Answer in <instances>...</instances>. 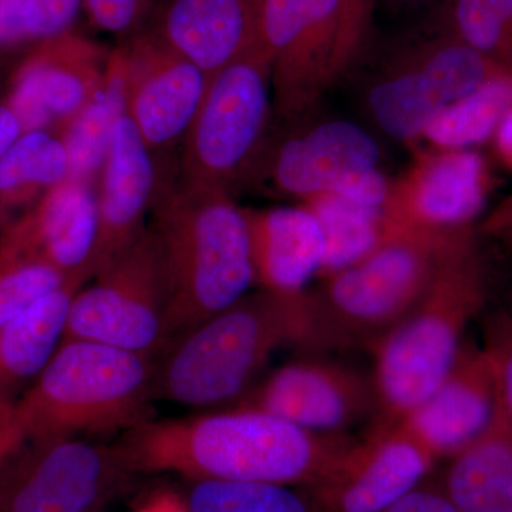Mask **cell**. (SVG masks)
Masks as SVG:
<instances>
[{"instance_id": "24", "label": "cell", "mask_w": 512, "mask_h": 512, "mask_svg": "<svg viewBox=\"0 0 512 512\" xmlns=\"http://www.w3.org/2000/svg\"><path fill=\"white\" fill-rule=\"evenodd\" d=\"M440 485L460 512H512V426L501 403L483 436L450 458Z\"/></svg>"}, {"instance_id": "4", "label": "cell", "mask_w": 512, "mask_h": 512, "mask_svg": "<svg viewBox=\"0 0 512 512\" xmlns=\"http://www.w3.org/2000/svg\"><path fill=\"white\" fill-rule=\"evenodd\" d=\"M476 231L430 232L394 227L362 261L320 278L306 291L302 352L372 350L419 301L437 266Z\"/></svg>"}, {"instance_id": "13", "label": "cell", "mask_w": 512, "mask_h": 512, "mask_svg": "<svg viewBox=\"0 0 512 512\" xmlns=\"http://www.w3.org/2000/svg\"><path fill=\"white\" fill-rule=\"evenodd\" d=\"M436 461L404 421H375L365 439L305 491L316 512H379L419 487Z\"/></svg>"}, {"instance_id": "40", "label": "cell", "mask_w": 512, "mask_h": 512, "mask_svg": "<svg viewBox=\"0 0 512 512\" xmlns=\"http://www.w3.org/2000/svg\"><path fill=\"white\" fill-rule=\"evenodd\" d=\"M138 512H188L184 500L170 494H161L151 498Z\"/></svg>"}, {"instance_id": "12", "label": "cell", "mask_w": 512, "mask_h": 512, "mask_svg": "<svg viewBox=\"0 0 512 512\" xmlns=\"http://www.w3.org/2000/svg\"><path fill=\"white\" fill-rule=\"evenodd\" d=\"M302 353L256 382L235 406L274 414L320 434H349L357 424L376 421L379 400L372 373L333 353Z\"/></svg>"}, {"instance_id": "8", "label": "cell", "mask_w": 512, "mask_h": 512, "mask_svg": "<svg viewBox=\"0 0 512 512\" xmlns=\"http://www.w3.org/2000/svg\"><path fill=\"white\" fill-rule=\"evenodd\" d=\"M272 106L271 69L254 46L211 77L183 140L180 180L231 192L261 147Z\"/></svg>"}, {"instance_id": "15", "label": "cell", "mask_w": 512, "mask_h": 512, "mask_svg": "<svg viewBox=\"0 0 512 512\" xmlns=\"http://www.w3.org/2000/svg\"><path fill=\"white\" fill-rule=\"evenodd\" d=\"M127 116L151 153L184 140L207 92V74L158 35L124 47Z\"/></svg>"}, {"instance_id": "21", "label": "cell", "mask_w": 512, "mask_h": 512, "mask_svg": "<svg viewBox=\"0 0 512 512\" xmlns=\"http://www.w3.org/2000/svg\"><path fill=\"white\" fill-rule=\"evenodd\" d=\"M254 281L259 289L301 295L319 278L326 241L318 218L306 205L248 210Z\"/></svg>"}, {"instance_id": "19", "label": "cell", "mask_w": 512, "mask_h": 512, "mask_svg": "<svg viewBox=\"0 0 512 512\" xmlns=\"http://www.w3.org/2000/svg\"><path fill=\"white\" fill-rule=\"evenodd\" d=\"M151 154L133 120L127 114L121 116L100 173L99 229L90 264L92 278L101 266L147 231V214L160 181Z\"/></svg>"}, {"instance_id": "14", "label": "cell", "mask_w": 512, "mask_h": 512, "mask_svg": "<svg viewBox=\"0 0 512 512\" xmlns=\"http://www.w3.org/2000/svg\"><path fill=\"white\" fill-rule=\"evenodd\" d=\"M491 171L476 150H420L392 181L387 220L430 232L471 231L491 190Z\"/></svg>"}, {"instance_id": "20", "label": "cell", "mask_w": 512, "mask_h": 512, "mask_svg": "<svg viewBox=\"0 0 512 512\" xmlns=\"http://www.w3.org/2000/svg\"><path fill=\"white\" fill-rule=\"evenodd\" d=\"M379 161V144L365 128L325 121L282 141L269 161L268 178L282 194L303 201L379 168Z\"/></svg>"}, {"instance_id": "33", "label": "cell", "mask_w": 512, "mask_h": 512, "mask_svg": "<svg viewBox=\"0 0 512 512\" xmlns=\"http://www.w3.org/2000/svg\"><path fill=\"white\" fill-rule=\"evenodd\" d=\"M483 348L493 362L501 409L512 426V312L498 311L484 323Z\"/></svg>"}, {"instance_id": "16", "label": "cell", "mask_w": 512, "mask_h": 512, "mask_svg": "<svg viewBox=\"0 0 512 512\" xmlns=\"http://www.w3.org/2000/svg\"><path fill=\"white\" fill-rule=\"evenodd\" d=\"M110 56L72 32L39 42L16 70L6 104L23 133L64 128L106 80Z\"/></svg>"}, {"instance_id": "25", "label": "cell", "mask_w": 512, "mask_h": 512, "mask_svg": "<svg viewBox=\"0 0 512 512\" xmlns=\"http://www.w3.org/2000/svg\"><path fill=\"white\" fill-rule=\"evenodd\" d=\"M127 114L126 59L123 49L111 53L99 92L62 130L69 158V178L93 184L109 153L114 127Z\"/></svg>"}, {"instance_id": "27", "label": "cell", "mask_w": 512, "mask_h": 512, "mask_svg": "<svg viewBox=\"0 0 512 512\" xmlns=\"http://www.w3.org/2000/svg\"><path fill=\"white\" fill-rule=\"evenodd\" d=\"M511 107L512 64H508L466 97L440 111L421 140L434 150H474L493 138Z\"/></svg>"}, {"instance_id": "17", "label": "cell", "mask_w": 512, "mask_h": 512, "mask_svg": "<svg viewBox=\"0 0 512 512\" xmlns=\"http://www.w3.org/2000/svg\"><path fill=\"white\" fill-rule=\"evenodd\" d=\"M97 229L99 205L92 184L67 178L3 229L0 258L39 259L87 284Z\"/></svg>"}, {"instance_id": "26", "label": "cell", "mask_w": 512, "mask_h": 512, "mask_svg": "<svg viewBox=\"0 0 512 512\" xmlns=\"http://www.w3.org/2000/svg\"><path fill=\"white\" fill-rule=\"evenodd\" d=\"M302 202L318 218L325 235L326 255L319 279L362 261L393 232L384 210L365 207L330 192Z\"/></svg>"}, {"instance_id": "29", "label": "cell", "mask_w": 512, "mask_h": 512, "mask_svg": "<svg viewBox=\"0 0 512 512\" xmlns=\"http://www.w3.org/2000/svg\"><path fill=\"white\" fill-rule=\"evenodd\" d=\"M188 512H316L302 488L245 481H188Z\"/></svg>"}, {"instance_id": "30", "label": "cell", "mask_w": 512, "mask_h": 512, "mask_svg": "<svg viewBox=\"0 0 512 512\" xmlns=\"http://www.w3.org/2000/svg\"><path fill=\"white\" fill-rule=\"evenodd\" d=\"M448 23V36L512 64V0H448Z\"/></svg>"}, {"instance_id": "7", "label": "cell", "mask_w": 512, "mask_h": 512, "mask_svg": "<svg viewBox=\"0 0 512 512\" xmlns=\"http://www.w3.org/2000/svg\"><path fill=\"white\" fill-rule=\"evenodd\" d=\"M141 477L117 441L26 440L0 466V512H106Z\"/></svg>"}, {"instance_id": "18", "label": "cell", "mask_w": 512, "mask_h": 512, "mask_svg": "<svg viewBox=\"0 0 512 512\" xmlns=\"http://www.w3.org/2000/svg\"><path fill=\"white\" fill-rule=\"evenodd\" d=\"M500 409L497 377L483 345L464 342L439 386L406 419L436 460L456 456L483 436Z\"/></svg>"}, {"instance_id": "28", "label": "cell", "mask_w": 512, "mask_h": 512, "mask_svg": "<svg viewBox=\"0 0 512 512\" xmlns=\"http://www.w3.org/2000/svg\"><path fill=\"white\" fill-rule=\"evenodd\" d=\"M69 178L62 138L50 131L23 133L0 157V224L6 212L35 200ZM42 197V195H40Z\"/></svg>"}, {"instance_id": "42", "label": "cell", "mask_w": 512, "mask_h": 512, "mask_svg": "<svg viewBox=\"0 0 512 512\" xmlns=\"http://www.w3.org/2000/svg\"><path fill=\"white\" fill-rule=\"evenodd\" d=\"M393 3H400V5H414V3H423L426 0H390Z\"/></svg>"}, {"instance_id": "39", "label": "cell", "mask_w": 512, "mask_h": 512, "mask_svg": "<svg viewBox=\"0 0 512 512\" xmlns=\"http://www.w3.org/2000/svg\"><path fill=\"white\" fill-rule=\"evenodd\" d=\"M23 134L18 116L8 104L0 103V157L9 150Z\"/></svg>"}, {"instance_id": "37", "label": "cell", "mask_w": 512, "mask_h": 512, "mask_svg": "<svg viewBox=\"0 0 512 512\" xmlns=\"http://www.w3.org/2000/svg\"><path fill=\"white\" fill-rule=\"evenodd\" d=\"M26 440L28 439H26L25 431H23L22 426H20L13 407L12 409L0 410V466H2Z\"/></svg>"}, {"instance_id": "36", "label": "cell", "mask_w": 512, "mask_h": 512, "mask_svg": "<svg viewBox=\"0 0 512 512\" xmlns=\"http://www.w3.org/2000/svg\"><path fill=\"white\" fill-rule=\"evenodd\" d=\"M379 512H460L440 484H423Z\"/></svg>"}, {"instance_id": "35", "label": "cell", "mask_w": 512, "mask_h": 512, "mask_svg": "<svg viewBox=\"0 0 512 512\" xmlns=\"http://www.w3.org/2000/svg\"><path fill=\"white\" fill-rule=\"evenodd\" d=\"M157 0H83L97 29L111 35H134L156 8Z\"/></svg>"}, {"instance_id": "31", "label": "cell", "mask_w": 512, "mask_h": 512, "mask_svg": "<svg viewBox=\"0 0 512 512\" xmlns=\"http://www.w3.org/2000/svg\"><path fill=\"white\" fill-rule=\"evenodd\" d=\"M70 281L80 279L67 278L55 266L39 259L0 258V326Z\"/></svg>"}, {"instance_id": "11", "label": "cell", "mask_w": 512, "mask_h": 512, "mask_svg": "<svg viewBox=\"0 0 512 512\" xmlns=\"http://www.w3.org/2000/svg\"><path fill=\"white\" fill-rule=\"evenodd\" d=\"M340 12V0H255V46L282 119L306 116L336 82Z\"/></svg>"}, {"instance_id": "23", "label": "cell", "mask_w": 512, "mask_h": 512, "mask_svg": "<svg viewBox=\"0 0 512 512\" xmlns=\"http://www.w3.org/2000/svg\"><path fill=\"white\" fill-rule=\"evenodd\" d=\"M84 285L67 282L0 326V410L12 409L52 360L64 338L70 303Z\"/></svg>"}, {"instance_id": "38", "label": "cell", "mask_w": 512, "mask_h": 512, "mask_svg": "<svg viewBox=\"0 0 512 512\" xmlns=\"http://www.w3.org/2000/svg\"><path fill=\"white\" fill-rule=\"evenodd\" d=\"M494 153L505 168L512 171V107L505 114L493 138Z\"/></svg>"}, {"instance_id": "1", "label": "cell", "mask_w": 512, "mask_h": 512, "mask_svg": "<svg viewBox=\"0 0 512 512\" xmlns=\"http://www.w3.org/2000/svg\"><path fill=\"white\" fill-rule=\"evenodd\" d=\"M349 434L305 430L274 414L227 407L183 419H150L117 444L141 476L245 481L308 490L355 446Z\"/></svg>"}, {"instance_id": "45", "label": "cell", "mask_w": 512, "mask_h": 512, "mask_svg": "<svg viewBox=\"0 0 512 512\" xmlns=\"http://www.w3.org/2000/svg\"><path fill=\"white\" fill-rule=\"evenodd\" d=\"M510 309V311L512 312V296H511V308H508Z\"/></svg>"}, {"instance_id": "32", "label": "cell", "mask_w": 512, "mask_h": 512, "mask_svg": "<svg viewBox=\"0 0 512 512\" xmlns=\"http://www.w3.org/2000/svg\"><path fill=\"white\" fill-rule=\"evenodd\" d=\"M83 0H22L20 26L25 42H43L69 32Z\"/></svg>"}, {"instance_id": "3", "label": "cell", "mask_w": 512, "mask_h": 512, "mask_svg": "<svg viewBox=\"0 0 512 512\" xmlns=\"http://www.w3.org/2000/svg\"><path fill=\"white\" fill-rule=\"evenodd\" d=\"M306 292H248L174 339L156 360V397L197 409H227L251 390L279 349L301 348Z\"/></svg>"}, {"instance_id": "6", "label": "cell", "mask_w": 512, "mask_h": 512, "mask_svg": "<svg viewBox=\"0 0 512 512\" xmlns=\"http://www.w3.org/2000/svg\"><path fill=\"white\" fill-rule=\"evenodd\" d=\"M156 357L64 339L13 406L26 439L127 433L153 419Z\"/></svg>"}, {"instance_id": "9", "label": "cell", "mask_w": 512, "mask_h": 512, "mask_svg": "<svg viewBox=\"0 0 512 512\" xmlns=\"http://www.w3.org/2000/svg\"><path fill=\"white\" fill-rule=\"evenodd\" d=\"M168 291L150 228L74 295L64 339L92 340L157 357L167 348Z\"/></svg>"}, {"instance_id": "34", "label": "cell", "mask_w": 512, "mask_h": 512, "mask_svg": "<svg viewBox=\"0 0 512 512\" xmlns=\"http://www.w3.org/2000/svg\"><path fill=\"white\" fill-rule=\"evenodd\" d=\"M340 28L335 53L336 82L362 56L372 28L373 0H340Z\"/></svg>"}, {"instance_id": "43", "label": "cell", "mask_w": 512, "mask_h": 512, "mask_svg": "<svg viewBox=\"0 0 512 512\" xmlns=\"http://www.w3.org/2000/svg\"><path fill=\"white\" fill-rule=\"evenodd\" d=\"M503 238L505 239V242H507V247L512 252V231L507 232V234L503 235Z\"/></svg>"}, {"instance_id": "10", "label": "cell", "mask_w": 512, "mask_h": 512, "mask_svg": "<svg viewBox=\"0 0 512 512\" xmlns=\"http://www.w3.org/2000/svg\"><path fill=\"white\" fill-rule=\"evenodd\" d=\"M505 66L454 37H439L410 50L384 70L369 87L367 107L384 134L403 143H419L440 111Z\"/></svg>"}, {"instance_id": "41", "label": "cell", "mask_w": 512, "mask_h": 512, "mask_svg": "<svg viewBox=\"0 0 512 512\" xmlns=\"http://www.w3.org/2000/svg\"><path fill=\"white\" fill-rule=\"evenodd\" d=\"M498 214H500V218L503 220L504 224L512 227V195L498 207Z\"/></svg>"}, {"instance_id": "22", "label": "cell", "mask_w": 512, "mask_h": 512, "mask_svg": "<svg viewBox=\"0 0 512 512\" xmlns=\"http://www.w3.org/2000/svg\"><path fill=\"white\" fill-rule=\"evenodd\" d=\"M158 36L211 80L255 46V0H170Z\"/></svg>"}, {"instance_id": "5", "label": "cell", "mask_w": 512, "mask_h": 512, "mask_svg": "<svg viewBox=\"0 0 512 512\" xmlns=\"http://www.w3.org/2000/svg\"><path fill=\"white\" fill-rule=\"evenodd\" d=\"M487 296L488 272L473 235L441 259L419 301L370 350L379 400L376 421H402L433 393Z\"/></svg>"}, {"instance_id": "44", "label": "cell", "mask_w": 512, "mask_h": 512, "mask_svg": "<svg viewBox=\"0 0 512 512\" xmlns=\"http://www.w3.org/2000/svg\"><path fill=\"white\" fill-rule=\"evenodd\" d=\"M9 2H22V0H9Z\"/></svg>"}, {"instance_id": "2", "label": "cell", "mask_w": 512, "mask_h": 512, "mask_svg": "<svg viewBox=\"0 0 512 512\" xmlns=\"http://www.w3.org/2000/svg\"><path fill=\"white\" fill-rule=\"evenodd\" d=\"M150 215L167 281L170 345L255 285L248 221L231 192L180 178L158 184Z\"/></svg>"}]
</instances>
